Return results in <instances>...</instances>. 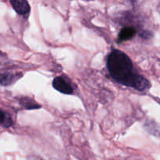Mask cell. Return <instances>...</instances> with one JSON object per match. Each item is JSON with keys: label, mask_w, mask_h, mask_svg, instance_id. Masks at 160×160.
Segmentation results:
<instances>
[{"label": "cell", "mask_w": 160, "mask_h": 160, "mask_svg": "<svg viewBox=\"0 0 160 160\" xmlns=\"http://www.w3.org/2000/svg\"><path fill=\"white\" fill-rule=\"evenodd\" d=\"M21 73H11V72H3L0 73V86H9L11 84L21 78Z\"/></svg>", "instance_id": "cell-4"}, {"label": "cell", "mask_w": 160, "mask_h": 160, "mask_svg": "<svg viewBox=\"0 0 160 160\" xmlns=\"http://www.w3.org/2000/svg\"><path fill=\"white\" fill-rule=\"evenodd\" d=\"M10 4L12 5L14 10L20 15L28 14L31 9L28 2L24 0H13L10 1Z\"/></svg>", "instance_id": "cell-3"}, {"label": "cell", "mask_w": 160, "mask_h": 160, "mask_svg": "<svg viewBox=\"0 0 160 160\" xmlns=\"http://www.w3.org/2000/svg\"><path fill=\"white\" fill-rule=\"evenodd\" d=\"M6 120V114L4 113V112L0 110V123H3Z\"/></svg>", "instance_id": "cell-8"}, {"label": "cell", "mask_w": 160, "mask_h": 160, "mask_svg": "<svg viewBox=\"0 0 160 160\" xmlns=\"http://www.w3.org/2000/svg\"><path fill=\"white\" fill-rule=\"evenodd\" d=\"M136 34V31L133 27H125L119 32L118 36V42H122L133 38Z\"/></svg>", "instance_id": "cell-5"}, {"label": "cell", "mask_w": 160, "mask_h": 160, "mask_svg": "<svg viewBox=\"0 0 160 160\" xmlns=\"http://www.w3.org/2000/svg\"><path fill=\"white\" fill-rule=\"evenodd\" d=\"M20 104L23 106V107H24L27 109H39L41 108V106L39 104H37L36 102H35L32 99L29 98H22L20 100Z\"/></svg>", "instance_id": "cell-6"}, {"label": "cell", "mask_w": 160, "mask_h": 160, "mask_svg": "<svg viewBox=\"0 0 160 160\" xmlns=\"http://www.w3.org/2000/svg\"><path fill=\"white\" fill-rule=\"evenodd\" d=\"M53 87L58 92L66 95H70L73 92L72 86L61 77H56L53 79Z\"/></svg>", "instance_id": "cell-2"}, {"label": "cell", "mask_w": 160, "mask_h": 160, "mask_svg": "<svg viewBox=\"0 0 160 160\" xmlns=\"http://www.w3.org/2000/svg\"><path fill=\"white\" fill-rule=\"evenodd\" d=\"M107 68L111 78L122 85L139 92H145L150 88L148 80L134 70L130 57L120 50L115 49L108 55Z\"/></svg>", "instance_id": "cell-1"}, {"label": "cell", "mask_w": 160, "mask_h": 160, "mask_svg": "<svg viewBox=\"0 0 160 160\" xmlns=\"http://www.w3.org/2000/svg\"><path fill=\"white\" fill-rule=\"evenodd\" d=\"M146 125V129L147 130L148 132H150L151 134H153V135L155 136H159V131L156 128V125L155 123H148Z\"/></svg>", "instance_id": "cell-7"}]
</instances>
